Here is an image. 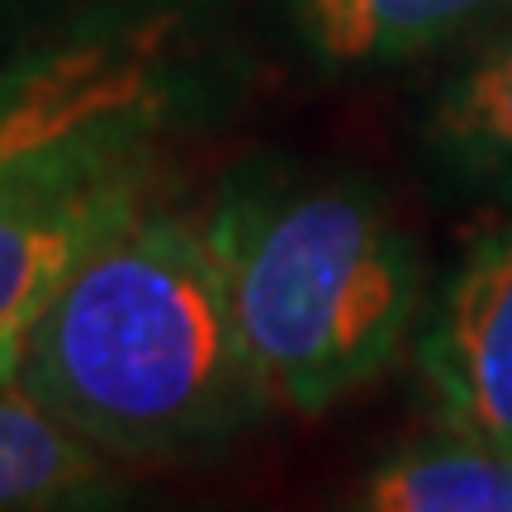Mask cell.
I'll list each match as a JSON object with an SVG mask.
<instances>
[{"label":"cell","instance_id":"obj_1","mask_svg":"<svg viewBox=\"0 0 512 512\" xmlns=\"http://www.w3.org/2000/svg\"><path fill=\"white\" fill-rule=\"evenodd\" d=\"M15 380L105 456L133 460L223 446L275 408L209 219L152 204L57 290Z\"/></svg>","mask_w":512,"mask_h":512},{"label":"cell","instance_id":"obj_6","mask_svg":"<svg viewBox=\"0 0 512 512\" xmlns=\"http://www.w3.org/2000/svg\"><path fill=\"white\" fill-rule=\"evenodd\" d=\"M508 5L512 0H285V19L313 67L370 76L446 48Z\"/></svg>","mask_w":512,"mask_h":512},{"label":"cell","instance_id":"obj_8","mask_svg":"<svg viewBox=\"0 0 512 512\" xmlns=\"http://www.w3.org/2000/svg\"><path fill=\"white\" fill-rule=\"evenodd\" d=\"M110 489L105 451L34 399L15 375H0V512L81 508Z\"/></svg>","mask_w":512,"mask_h":512},{"label":"cell","instance_id":"obj_3","mask_svg":"<svg viewBox=\"0 0 512 512\" xmlns=\"http://www.w3.org/2000/svg\"><path fill=\"white\" fill-rule=\"evenodd\" d=\"M171 114V19L86 15L0 72V185L110 143H152Z\"/></svg>","mask_w":512,"mask_h":512},{"label":"cell","instance_id":"obj_5","mask_svg":"<svg viewBox=\"0 0 512 512\" xmlns=\"http://www.w3.org/2000/svg\"><path fill=\"white\" fill-rule=\"evenodd\" d=\"M418 380L446 432L512 451V223L441 285L418 332Z\"/></svg>","mask_w":512,"mask_h":512},{"label":"cell","instance_id":"obj_7","mask_svg":"<svg viewBox=\"0 0 512 512\" xmlns=\"http://www.w3.org/2000/svg\"><path fill=\"white\" fill-rule=\"evenodd\" d=\"M422 152L460 195L512 200V5L432 100Z\"/></svg>","mask_w":512,"mask_h":512},{"label":"cell","instance_id":"obj_2","mask_svg":"<svg viewBox=\"0 0 512 512\" xmlns=\"http://www.w3.org/2000/svg\"><path fill=\"white\" fill-rule=\"evenodd\" d=\"M209 233L275 408L318 418L408 342L422 261L366 181L247 166L219 190Z\"/></svg>","mask_w":512,"mask_h":512},{"label":"cell","instance_id":"obj_10","mask_svg":"<svg viewBox=\"0 0 512 512\" xmlns=\"http://www.w3.org/2000/svg\"><path fill=\"white\" fill-rule=\"evenodd\" d=\"M48 34L38 0H0V72Z\"/></svg>","mask_w":512,"mask_h":512},{"label":"cell","instance_id":"obj_9","mask_svg":"<svg viewBox=\"0 0 512 512\" xmlns=\"http://www.w3.org/2000/svg\"><path fill=\"white\" fill-rule=\"evenodd\" d=\"M356 503L370 512H512V451L460 432L418 441L370 470Z\"/></svg>","mask_w":512,"mask_h":512},{"label":"cell","instance_id":"obj_4","mask_svg":"<svg viewBox=\"0 0 512 512\" xmlns=\"http://www.w3.org/2000/svg\"><path fill=\"white\" fill-rule=\"evenodd\" d=\"M147 147H91L0 185V375L76 266L147 204Z\"/></svg>","mask_w":512,"mask_h":512}]
</instances>
